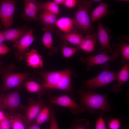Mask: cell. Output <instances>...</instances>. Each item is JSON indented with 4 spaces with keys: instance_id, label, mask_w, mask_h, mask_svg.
<instances>
[{
    "instance_id": "6da1fadb",
    "label": "cell",
    "mask_w": 129,
    "mask_h": 129,
    "mask_svg": "<svg viewBox=\"0 0 129 129\" xmlns=\"http://www.w3.org/2000/svg\"><path fill=\"white\" fill-rule=\"evenodd\" d=\"M80 96L81 106L90 114L95 113L97 110L101 111L100 116L112 110V107L108 103L107 94L102 95L93 91L91 90H78Z\"/></svg>"
},
{
    "instance_id": "7a4b0ae2",
    "label": "cell",
    "mask_w": 129,
    "mask_h": 129,
    "mask_svg": "<svg viewBox=\"0 0 129 129\" xmlns=\"http://www.w3.org/2000/svg\"><path fill=\"white\" fill-rule=\"evenodd\" d=\"M77 5L78 9L74 15L75 26L85 32H90L94 30L88 14L92 4L90 1H83Z\"/></svg>"
},
{
    "instance_id": "3957f363",
    "label": "cell",
    "mask_w": 129,
    "mask_h": 129,
    "mask_svg": "<svg viewBox=\"0 0 129 129\" xmlns=\"http://www.w3.org/2000/svg\"><path fill=\"white\" fill-rule=\"evenodd\" d=\"M102 66V71L95 77L83 82L88 90L96 88L109 84L117 80L118 72L109 71V65Z\"/></svg>"
},
{
    "instance_id": "277c9868",
    "label": "cell",
    "mask_w": 129,
    "mask_h": 129,
    "mask_svg": "<svg viewBox=\"0 0 129 129\" xmlns=\"http://www.w3.org/2000/svg\"><path fill=\"white\" fill-rule=\"evenodd\" d=\"M16 1L3 0L0 4V18L4 27H10L13 23L16 9Z\"/></svg>"
},
{
    "instance_id": "5b68a950",
    "label": "cell",
    "mask_w": 129,
    "mask_h": 129,
    "mask_svg": "<svg viewBox=\"0 0 129 129\" xmlns=\"http://www.w3.org/2000/svg\"><path fill=\"white\" fill-rule=\"evenodd\" d=\"M49 100L51 103L70 108L71 112L74 114H79L86 111L84 108L67 95L52 96Z\"/></svg>"
},
{
    "instance_id": "8992f818",
    "label": "cell",
    "mask_w": 129,
    "mask_h": 129,
    "mask_svg": "<svg viewBox=\"0 0 129 129\" xmlns=\"http://www.w3.org/2000/svg\"><path fill=\"white\" fill-rule=\"evenodd\" d=\"M111 56L108 55L107 54L101 53L95 55H90L86 58L82 57L80 58V60L86 64V70L89 71L93 66L97 65H102L110 61H113L119 56V53L115 50Z\"/></svg>"
},
{
    "instance_id": "52a82bcc",
    "label": "cell",
    "mask_w": 129,
    "mask_h": 129,
    "mask_svg": "<svg viewBox=\"0 0 129 129\" xmlns=\"http://www.w3.org/2000/svg\"><path fill=\"white\" fill-rule=\"evenodd\" d=\"M97 34L100 47L98 52L107 54L110 52L113 54L114 50L110 44V41L112 37L109 29L108 27L104 28L99 20L98 21Z\"/></svg>"
},
{
    "instance_id": "ba28073f",
    "label": "cell",
    "mask_w": 129,
    "mask_h": 129,
    "mask_svg": "<svg viewBox=\"0 0 129 129\" xmlns=\"http://www.w3.org/2000/svg\"><path fill=\"white\" fill-rule=\"evenodd\" d=\"M28 73H12L6 75L4 78L3 90L5 91L17 87L28 77Z\"/></svg>"
},
{
    "instance_id": "9c48e42d",
    "label": "cell",
    "mask_w": 129,
    "mask_h": 129,
    "mask_svg": "<svg viewBox=\"0 0 129 129\" xmlns=\"http://www.w3.org/2000/svg\"><path fill=\"white\" fill-rule=\"evenodd\" d=\"M35 38L33 31L30 29L24 34L18 40L14 43V46L21 54H24L29 50V46L33 43Z\"/></svg>"
},
{
    "instance_id": "30bf717a",
    "label": "cell",
    "mask_w": 129,
    "mask_h": 129,
    "mask_svg": "<svg viewBox=\"0 0 129 129\" xmlns=\"http://www.w3.org/2000/svg\"><path fill=\"white\" fill-rule=\"evenodd\" d=\"M65 70L58 71L43 72L41 75L45 80L43 87L48 89H54Z\"/></svg>"
},
{
    "instance_id": "8fae6325",
    "label": "cell",
    "mask_w": 129,
    "mask_h": 129,
    "mask_svg": "<svg viewBox=\"0 0 129 129\" xmlns=\"http://www.w3.org/2000/svg\"><path fill=\"white\" fill-rule=\"evenodd\" d=\"M20 104L21 99L19 94L17 92L14 91L4 97L0 105V108L14 110L18 108Z\"/></svg>"
},
{
    "instance_id": "7c38bea8",
    "label": "cell",
    "mask_w": 129,
    "mask_h": 129,
    "mask_svg": "<svg viewBox=\"0 0 129 129\" xmlns=\"http://www.w3.org/2000/svg\"><path fill=\"white\" fill-rule=\"evenodd\" d=\"M44 105L40 99L33 102L27 111L24 118L25 123L28 125L35 120Z\"/></svg>"
},
{
    "instance_id": "4fadbf2b",
    "label": "cell",
    "mask_w": 129,
    "mask_h": 129,
    "mask_svg": "<svg viewBox=\"0 0 129 129\" xmlns=\"http://www.w3.org/2000/svg\"><path fill=\"white\" fill-rule=\"evenodd\" d=\"M129 79V62L126 63L118 73L117 84H114L112 90L114 91L120 92L122 90L121 86L124 83L127 82Z\"/></svg>"
},
{
    "instance_id": "5bb4252c",
    "label": "cell",
    "mask_w": 129,
    "mask_h": 129,
    "mask_svg": "<svg viewBox=\"0 0 129 129\" xmlns=\"http://www.w3.org/2000/svg\"><path fill=\"white\" fill-rule=\"evenodd\" d=\"M97 38V34L95 32H93L90 34H87L78 47L80 49H82L87 52H93Z\"/></svg>"
},
{
    "instance_id": "9a60e30c",
    "label": "cell",
    "mask_w": 129,
    "mask_h": 129,
    "mask_svg": "<svg viewBox=\"0 0 129 129\" xmlns=\"http://www.w3.org/2000/svg\"><path fill=\"white\" fill-rule=\"evenodd\" d=\"M25 54L26 56V61L28 66L34 68L43 67V62L42 57L36 50L32 49Z\"/></svg>"
},
{
    "instance_id": "2e32d148",
    "label": "cell",
    "mask_w": 129,
    "mask_h": 129,
    "mask_svg": "<svg viewBox=\"0 0 129 129\" xmlns=\"http://www.w3.org/2000/svg\"><path fill=\"white\" fill-rule=\"evenodd\" d=\"M109 3H101L92 11L90 18L91 23H93L106 16L109 12Z\"/></svg>"
},
{
    "instance_id": "e0dca14e",
    "label": "cell",
    "mask_w": 129,
    "mask_h": 129,
    "mask_svg": "<svg viewBox=\"0 0 129 129\" xmlns=\"http://www.w3.org/2000/svg\"><path fill=\"white\" fill-rule=\"evenodd\" d=\"M64 33L71 32L75 26V21L68 17H64L57 19L54 24Z\"/></svg>"
},
{
    "instance_id": "ac0fdd59",
    "label": "cell",
    "mask_w": 129,
    "mask_h": 129,
    "mask_svg": "<svg viewBox=\"0 0 129 129\" xmlns=\"http://www.w3.org/2000/svg\"><path fill=\"white\" fill-rule=\"evenodd\" d=\"M72 74L71 70L68 69H66L64 73L54 89L71 91V77Z\"/></svg>"
},
{
    "instance_id": "d6986e66",
    "label": "cell",
    "mask_w": 129,
    "mask_h": 129,
    "mask_svg": "<svg viewBox=\"0 0 129 129\" xmlns=\"http://www.w3.org/2000/svg\"><path fill=\"white\" fill-rule=\"evenodd\" d=\"M54 28V25L44 26L42 28L44 33L42 41L45 47L51 51L54 48L53 43L52 32Z\"/></svg>"
},
{
    "instance_id": "ffe728a7",
    "label": "cell",
    "mask_w": 129,
    "mask_h": 129,
    "mask_svg": "<svg viewBox=\"0 0 129 129\" xmlns=\"http://www.w3.org/2000/svg\"><path fill=\"white\" fill-rule=\"evenodd\" d=\"M116 47L113 48L114 50H117L120 53L121 55V63L122 65L129 62V45L126 41H123L118 43L117 45H113Z\"/></svg>"
},
{
    "instance_id": "44dd1931",
    "label": "cell",
    "mask_w": 129,
    "mask_h": 129,
    "mask_svg": "<svg viewBox=\"0 0 129 129\" xmlns=\"http://www.w3.org/2000/svg\"><path fill=\"white\" fill-rule=\"evenodd\" d=\"M24 29L16 28L7 29L3 32L5 41H11L15 42L27 32Z\"/></svg>"
},
{
    "instance_id": "7402d4cb",
    "label": "cell",
    "mask_w": 129,
    "mask_h": 129,
    "mask_svg": "<svg viewBox=\"0 0 129 129\" xmlns=\"http://www.w3.org/2000/svg\"><path fill=\"white\" fill-rule=\"evenodd\" d=\"M37 4L38 10L47 11L57 16L60 13L59 5L53 1H48L43 2L37 1Z\"/></svg>"
},
{
    "instance_id": "603a6c76",
    "label": "cell",
    "mask_w": 129,
    "mask_h": 129,
    "mask_svg": "<svg viewBox=\"0 0 129 129\" xmlns=\"http://www.w3.org/2000/svg\"><path fill=\"white\" fill-rule=\"evenodd\" d=\"M61 39L79 46L84 38L82 35L79 33L71 32L61 34Z\"/></svg>"
},
{
    "instance_id": "cb8c5ba5",
    "label": "cell",
    "mask_w": 129,
    "mask_h": 129,
    "mask_svg": "<svg viewBox=\"0 0 129 129\" xmlns=\"http://www.w3.org/2000/svg\"><path fill=\"white\" fill-rule=\"evenodd\" d=\"M51 117L49 107L44 105L35 120V124L40 126L46 122L50 121Z\"/></svg>"
},
{
    "instance_id": "d4e9b609",
    "label": "cell",
    "mask_w": 129,
    "mask_h": 129,
    "mask_svg": "<svg viewBox=\"0 0 129 129\" xmlns=\"http://www.w3.org/2000/svg\"><path fill=\"white\" fill-rule=\"evenodd\" d=\"M57 16L47 11H42L39 16V19L44 25H54L57 20Z\"/></svg>"
},
{
    "instance_id": "484cf974",
    "label": "cell",
    "mask_w": 129,
    "mask_h": 129,
    "mask_svg": "<svg viewBox=\"0 0 129 129\" xmlns=\"http://www.w3.org/2000/svg\"><path fill=\"white\" fill-rule=\"evenodd\" d=\"M25 85L27 91L31 92H44L46 91H52V89H46L43 86L34 81H27L26 82Z\"/></svg>"
},
{
    "instance_id": "4316f807",
    "label": "cell",
    "mask_w": 129,
    "mask_h": 129,
    "mask_svg": "<svg viewBox=\"0 0 129 129\" xmlns=\"http://www.w3.org/2000/svg\"><path fill=\"white\" fill-rule=\"evenodd\" d=\"M22 117L20 113L10 117L11 129H26L22 120Z\"/></svg>"
},
{
    "instance_id": "83f0119b",
    "label": "cell",
    "mask_w": 129,
    "mask_h": 129,
    "mask_svg": "<svg viewBox=\"0 0 129 129\" xmlns=\"http://www.w3.org/2000/svg\"><path fill=\"white\" fill-rule=\"evenodd\" d=\"M37 12L24 5V11L22 14L21 16L26 20H38Z\"/></svg>"
},
{
    "instance_id": "f1b7e54d",
    "label": "cell",
    "mask_w": 129,
    "mask_h": 129,
    "mask_svg": "<svg viewBox=\"0 0 129 129\" xmlns=\"http://www.w3.org/2000/svg\"><path fill=\"white\" fill-rule=\"evenodd\" d=\"M89 123L85 119H76L72 122L69 129H87Z\"/></svg>"
},
{
    "instance_id": "f546056e",
    "label": "cell",
    "mask_w": 129,
    "mask_h": 129,
    "mask_svg": "<svg viewBox=\"0 0 129 129\" xmlns=\"http://www.w3.org/2000/svg\"><path fill=\"white\" fill-rule=\"evenodd\" d=\"M61 48L63 57L67 58L72 56L80 49L78 47H73L65 45H62Z\"/></svg>"
},
{
    "instance_id": "4dcf8cb0",
    "label": "cell",
    "mask_w": 129,
    "mask_h": 129,
    "mask_svg": "<svg viewBox=\"0 0 129 129\" xmlns=\"http://www.w3.org/2000/svg\"><path fill=\"white\" fill-rule=\"evenodd\" d=\"M49 105L51 117L49 129H59L56 119L55 107L52 103H51Z\"/></svg>"
},
{
    "instance_id": "1f68e13d",
    "label": "cell",
    "mask_w": 129,
    "mask_h": 129,
    "mask_svg": "<svg viewBox=\"0 0 129 129\" xmlns=\"http://www.w3.org/2000/svg\"><path fill=\"white\" fill-rule=\"evenodd\" d=\"M107 118L106 120L108 127L109 129H119L120 126L121 122L118 119L111 118V117Z\"/></svg>"
},
{
    "instance_id": "d6a6232c",
    "label": "cell",
    "mask_w": 129,
    "mask_h": 129,
    "mask_svg": "<svg viewBox=\"0 0 129 129\" xmlns=\"http://www.w3.org/2000/svg\"><path fill=\"white\" fill-rule=\"evenodd\" d=\"M95 129H109L106 126L105 121L101 116L99 117L96 122Z\"/></svg>"
},
{
    "instance_id": "836d02e7",
    "label": "cell",
    "mask_w": 129,
    "mask_h": 129,
    "mask_svg": "<svg viewBox=\"0 0 129 129\" xmlns=\"http://www.w3.org/2000/svg\"><path fill=\"white\" fill-rule=\"evenodd\" d=\"M11 123L10 119L5 117L0 121V129H11Z\"/></svg>"
},
{
    "instance_id": "e575fe53",
    "label": "cell",
    "mask_w": 129,
    "mask_h": 129,
    "mask_svg": "<svg viewBox=\"0 0 129 129\" xmlns=\"http://www.w3.org/2000/svg\"><path fill=\"white\" fill-rule=\"evenodd\" d=\"M37 2L35 0H26L25 1L24 5L37 12L38 10Z\"/></svg>"
},
{
    "instance_id": "d590c367",
    "label": "cell",
    "mask_w": 129,
    "mask_h": 129,
    "mask_svg": "<svg viewBox=\"0 0 129 129\" xmlns=\"http://www.w3.org/2000/svg\"><path fill=\"white\" fill-rule=\"evenodd\" d=\"M80 1L77 0H64L63 4L67 7L71 8L75 7Z\"/></svg>"
},
{
    "instance_id": "8d00e7d4",
    "label": "cell",
    "mask_w": 129,
    "mask_h": 129,
    "mask_svg": "<svg viewBox=\"0 0 129 129\" xmlns=\"http://www.w3.org/2000/svg\"><path fill=\"white\" fill-rule=\"evenodd\" d=\"M10 50L9 48L5 44L3 43L0 44V55L6 54Z\"/></svg>"
},
{
    "instance_id": "74e56055",
    "label": "cell",
    "mask_w": 129,
    "mask_h": 129,
    "mask_svg": "<svg viewBox=\"0 0 129 129\" xmlns=\"http://www.w3.org/2000/svg\"><path fill=\"white\" fill-rule=\"evenodd\" d=\"M5 41V39L3 32L0 30V44L3 43V42Z\"/></svg>"
},
{
    "instance_id": "f35d334b",
    "label": "cell",
    "mask_w": 129,
    "mask_h": 129,
    "mask_svg": "<svg viewBox=\"0 0 129 129\" xmlns=\"http://www.w3.org/2000/svg\"><path fill=\"white\" fill-rule=\"evenodd\" d=\"M26 129H41L39 126L34 124L28 126Z\"/></svg>"
},
{
    "instance_id": "ab89813d",
    "label": "cell",
    "mask_w": 129,
    "mask_h": 129,
    "mask_svg": "<svg viewBox=\"0 0 129 129\" xmlns=\"http://www.w3.org/2000/svg\"><path fill=\"white\" fill-rule=\"evenodd\" d=\"M64 0H54L53 1L57 5H59L62 4H63Z\"/></svg>"
},
{
    "instance_id": "60d3db41",
    "label": "cell",
    "mask_w": 129,
    "mask_h": 129,
    "mask_svg": "<svg viewBox=\"0 0 129 129\" xmlns=\"http://www.w3.org/2000/svg\"><path fill=\"white\" fill-rule=\"evenodd\" d=\"M5 117L3 113L0 110V121L4 119Z\"/></svg>"
},
{
    "instance_id": "b9f144b4",
    "label": "cell",
    "mask_w": 129,
    "mask_h": 129,
    "mask_svg": "<svg viewBox=\"0 0 129 129\" xmlns=\"http://www.w3.org/2000/svg\"><path fill=\"white\" fill-rule=\"evenodd\" d=\"M92 4V3H101L102 0H92L90 1Z\"/></svg>"
},
{
    "instance_id": "7bdbcfd3",
    "label": "cell",
    "mask_w": 129,
    "mask_h": 129,
    "mask_svg": "<svg viewBox=\"0 0 129 129\" xmlns=\"http://www.w3.org/2000/svg\"><path fill=\"white\" fill-rule=\"evenodd\" d=\"M120 129H129V126L128 125H125L122 126Z\"/></svg>"
},
{
    "instance_id": "ee69618b",
    "label": "cell",
    "mask_w": 129,
    "mask_h": 129,
    "mask_svg": "<svg viewBox=\"0 0 129 129\" xmlns=\"http://www.w3.org/2000/svg\"><path fill=\"white\" fill-rule=\"evenodd\" d=\"M119 1H123V2H129V0H119Z\"/></svg>"
},
{
    "instance_id": "f6af8a7d",
    "label": "cell",
    "mask_w": 129,
    "mask_h": 129,
    "mask_svg": "<svg viewBox=\"0 0 129 129\" xmlns=\"http://www.w3.org/2000/svg\"></svg>"
}]
</instances>
